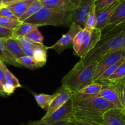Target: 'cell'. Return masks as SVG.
Segmentation results:
<instances>
[{
    "label": "cell",
    "instance_id": "8992f818",
    "mask_svg": "<svg viewBox=\"0 0 125 125\" xmlns=\"http://www.w3.org/2000/svg\"><path fill=\"white\" fill-rule=\"evenodd\" d=\"M74 118V110L72 98L66 102L62 106L59 108L51 116L41 120L44 123L49 125L61 122V121H69Z\"/></svg>",
    "mask_w": 125,
    "mask_h": 125
},
{
    "label": "cell",
    "instance_id": "9a60e30c",
    "mask_svg": "<svg viewBox=\"0 0 125 125\" xmlns=\"http://www.w3.org/2000/svg\"><path fill=\"white\" fill-rule=\"evenodd\" d=\"M123 23H125V0H123L116 8L104 28H112Z\"/></svg>",
    "mask_w": 125,
    "mask_h": 125
},
{
    "label": "cell",
    "instance_id": "d4e9b609",
    "mask_svg": "<svg viewBox=\"0 0 125 125\" xmlns=\"http://www.w3.org/2000/svg\"><path fill=\"white\" fill-rule=\"evenodd\" d=\"M103 85L101 83L98 82H94L82 88L78 92L86 96H95L96 95L101 91Z\"/></svg>",
    "mask_w": 125,
    "mask_h": 125
},
{
    "label": "cell",
    "instance_id": "f35d334b",
    "mask_svg": "<svg viewBox=\"0 0 125 125\" xmlns=\"http://www.w3.org/2000/svg\"><path fill=\"white\" fill-rule=\"evenodd\" d=\"M18 1H20V0H2V5L6 6L7 5L13 3V2Z\"/></svg>",
    "mask_w": 125,
    "mask_h": 125
},
{
    "label": "cell",
    "instance_id": "1f68e13d",
    "mask_svg": "<svg viewBox=\"0 0 125 125\" xmlns=\"http://www.w3.org/2000/svg\"><path fill=\"white\" fill-rule=\"evenodd\" d=\"M20 23L21 22H19L18 20H16L6 17H0V25L11 30H14Z\"/></svg>",
    "mask_w": 125,
    "mask_h": 125
},
{
    "label": "cell",
    "instance_id": "b9f144b4",
    "mask_svg": "<svg viewBox=\"0 0 125 125\" xmlns=\"http://www.w3.org/2000/svg\"><path fill=\"white\" fill-rule=\"evenodd\" d=\"M2 4H1V3H0V9H1V7H2Z\"/></svg>",
    "mask_w": 125,
    "mask_h": 125
},
{
    "label": "cell",
    "instance_id": "60d3db41",
    "mask_svg": "<svg viewBox=\"0 0 125 125\" xmlns=\"http://www.w3.org/2000/svg\"><path fill=\"white\" fill-rule=\"evenodd\" d=\"M0 80H1V82H2V83H5V80H4V75L3 73H2V71L1 70V67H0Z\"/></svg>",
    "mask_w": 125,
    "mask_h": 125
},
{
    "label": "cell",
    "instance_id": "ac0fdd59",
    "mask_svg": "<svg viewBox=\"0 0 125 125\" xmlns=\"http://www.w3.org/2000/svg\"><path fill=\"white\" fill-rule=\"evenodd\" d=\"M14 38H15L18 40V43L20 44L22 50L24 51L25 55L31 56V57H32L33 56V51L34 49L44 45V44L42 45V44L34 42L25 36H18Z\"/></svg>",
    "mask_w": 125,
    "mask_h": 125
},
{
    "label": "cell",
    "instance_id": "4fadbf2b",
    "mask_svg": "<svg viewBox=\"0 0 125 125\" xmlns=\"http://www.w3.org/2000/svg\"><path fill=\"white\" fill-rule=\"evenodd\" d=\"M100 82L103 85V88L101 89V91L96 95L95 96L103 98L105 100L114 104L117 107L123 108L122 104H121L120 100L119 99V97H118V95L116 91L113 88H112L111 86L104 83V82Z\"/></svg>",
    "mask_w": 125,
    "mask_h": 125
},
{
    "label": "cell",
    "instance_id": "9c48e42d",
    "mask_svg": "<svg viewBox=\"0 0 125 125\" xmlns=\"http://www.w3.org/2000/svg\"><path fill=\"white\" fill-rule=\"evenodd\" d=\"M55 96L51 101L48 108L46 109V112L45 116L42 118V119L46 118L51 116L56 110L63 105L66 102L68 101L72 97L73 93L68 88L65 87H61L56 92Z\"/></svg>",
    "mask_w": 125,
    "mask_h": 125
},
{
    "label": "cell",
    "instance_id": "83f0119b",
    "mask_svg": "<svg viewBox=\"0 0 125 125\" xmlns=\"http://www.w3.org/2000/svg\"><path fill=\"white\" fill-rule=\"evenodd\" d=\"M125 61V57L123 58L121 60H120L119 61H117L116 63L114 64L113 65H112L111 66H110L107 69L105 70L96 80H95L94 82H99V81H103L107 79L115 71L117 70V69L123 63V62Z\"/></svg>",
    "mask_w": 125,
    "mask_h": 125
},
{
    "label": "cell",
    "instance_id": "e575fe53",
    "mask_svg": "<svg viewBox=\"0 0 125 125\" xmlns=\"http://www.w3.org/2000/svg\"><path fill=\"white\" fill-rule=\"evenodd\" d=\"M0 17H6L12 20H18L6 6H2L0 9Z\"/></svg>",
    "mask_w": 125,
    "mask_h": 125
},
{
    "label": "cell",
    "instance_id": "277c9868",
    "mask_svg": "<svg viewBox=\"0 0 125 125\" xmlns=\"http://www.w3.org/2000/svg\"><path fill=\"white\" fill-rule=\"evenodd\" d=\"M74 107L89 109L104 113L107 110L116 107L104 99L96 96H89L78 101H73Z\"/></svg>",
    "mask_w": 125,
    "mask_h": 125
},
{
    "label": "cell",
    "instance_id": "2e32d148",
    "mask_svg": "<svg viewBox=\"0 0 125 125\" xmlns=\"http://www.w3.org/2000/svg\"><path fill=\"white\" fill-rule=\"evenodd\" d=\"M7 51L14 57L17 59L18 58L25 56L24 51L22 50L20 44L18 40L14 38H11L7 39H1Z\"/></svg>",
    "mask_w": 125,
    "mask_h": 125
},
{
    "label": "cell",
    "instance_id": "7c38bea8",
    "mask_svg": "<svg viewBox=\"0 0 125 125\" xmlns=\"http://www.w3.org/2000/svg\"><path fill=\"white\" fill-rule=\"evenodd\" d=\"M123 0H117L101 9L96 13V25L95 28L103 30L107 25L109 20L118 5Z\"/></svg>",
    "mask_w": 125,
    "mask_h": 125
},
{
    "label": "cell",
    "instance_id": "4dcf8cb0",
    "mask_svg": "<svg viewBox=\"0 0 125 125\" xmlns=\"http://www.w3.org/2000/svg\"><path fill=\"white\" fill-rule=\"evenodd\" d=\"M24 36L26 37L27 38L30 39L32 41L34 42L43 45L44 38L38 28H35V29H33L32 31L29 32V33H28Z\"/></svg>",
    "mask_w": 125,
    "mask_h": 125
},
{
    "label": "cell",
    "instance_id": "74e56055",
    "mask_svg": "<svg viewBox=\"0 0 125 125\" xmlns=\"http://www.w3.org/2000/svg\"><path fill=\"white\" fill-rule=\"evenodd\" d=\"M26 125H68V121H61V122L56 123L49 125V124H46L45 123H44L43 121L40 119V120H38V121H30Z\"/></svg>",
    "mask_w": 125,
    "mask_h": 125
},
{
    "label": "cell",
    "instance_id": "d6986e66",
    "mask_svg": "<svg viewBox=\"0 0 125 125\" xmlns=\"http://www.w3.org/2000/svg\"><path fill=\"white\" fill-rule=\"evenodd\" d=\"M99 82H104L109 85L116 91L119 97L122 107L125 110V77L114 82H109L107 80L99 81Z\"/></svg>",
    "mask_w": 125,
    "mask_h": 125
},
{
    "label": "cell",
    "instance_id": "5bb4252c",
    "mask_svg": "<svg viewBox=\"0 0 125 125\" xmlns=\"http://www.w3.org/2000/svg\"><path fill=\"white\" fill-rule=\"evenodd\" d=\"M81 0H40L42 6L73 11L79 5Z\"/></svg>",
    "mask_w": 125,
    "mask_h": 125
},
{
    "label": "cell",
    "instance_id": "cb8c5ba5",
    "mask_svg": "<svg viewBox=\"0 0 125 125\" xmlns=\"http://www.w3.org/2000/svg\"><path fill=\"white\" fill-rule=\"evenodd\" d=\"M16 62L20 67H24L31 69L41 67V66L37 63L32 57L26 55L16 59Z\"/></svg>",
    "mask_w": 125,
    "mask_h": 125
},
{
    "label": "cell",
    "instance_id": "4316f807",
    "mask_svg": "<svg viewBox=\"0 0 125 125\" xmlns=\"http://www.w3.org/2000/svg\"><path fill=\"white\" fill-rule=\"evenodd\" d=\"M42 7V4L40 2V0H35L34 2L28 7L25 13L18 19V21L20 22H23L28 18L34 15Z\"/></svg>",
    "mask_w": 125,
    "mask_h": 125
},
{
    "label": "cell",
    "instance_id": "8fae6325",
    "mask_svg": "<svg viewBox=\"0 0 125 125\" xmlns=\"http://www.w3.org/2000/svg\"><path fill=\"white\" fill-rule=\"evenodd\" d=\"M104 125H125V110L115 107L107 110L103 116Z\"/></svg>",
    "mask_w": 125,
    "mask_h": 125
},
{
    "label": "cell",
    "instance_id": "f546056e",
    "mask_svg": "<svg viewBox=\"0 0 125 125\" xmlns=\"http://www.w3.org/2000/svg\"><path fill=\"white\" fill-rule=\"evenodd\" d=\"M124 77H125V61L107 79L105 80L114 82V81L122 79Z\"/></svg>",
    "mask_w": 125,
    "mask_h": 125
},
{
    "label": "cell",
    "instance_id": "7a4b0ae2",
    "mask_svg": "<svg viewBox=\"0 0 125 125\" xmlns=\"http://www.w3.org/2000/svg\"><path fill=\"white\" fill-rule=\"evenodd\" d=\"M97 64L98 62H93L85 66L76 64L62 78V86L68 88L73 93L78 92L92 83Z\"/></svg>",
    "mask_w": 125,
    "mask_h": 125
},
{
    "label": "cell",
    "instance_id": "52a82bcc",
    "mask_svg": "<svg viewBox=\"0 0 125 125\" xmlns=\"http://www.w3.org/2000/svg\"><path fill=\"white\" fill-rule=\"evenodd\" d=\"M82 29L79 25L74 23H72L69 26V30L63 34L54 44L50 47H46L48 49H54L58 54L61 53L65 49L72 47L73 40L74 37Z\"/></svg>",
    "mask_w": 125,
    "mask_h": 125
},
{
    "label": "cell",
    "instance_id": "6da1fadb",
    "mask_svg": "<svg viewBox=\"0 0 125 125\" xmlns=\"http://www.w3.org/2000/svg\"><path fill=\"white\" fill-rule=\"evenodd\" d=\"M118 50H125V23L101 30L100 41L76 64L85 66L98 62L106 54Z\"/></svg>",
    "mask_w": 125,
    "mask_h": 125
},
{
    "label": "cell",
    "instance_id": "5b68a950",
    "mask_svg": "<svg viewBox=\"0 0 125 125\" xmlns=\"http://www.w3.org/2000/svg\"><path fill=\"white\" fill-rule=\"evenodd\" d=\"M101 38V30L94 28H84L83 40L82 45L77 56L80 58L85 56L89 51L92 50L100 40Z\"/></svg>",
    "mask_w": 125,
    "mask_h": 125
},
{
    "label": "cell",
    "instance_id": "603a6c76",
    "mask_svg": "<svg viewBox=\"0 0 125 125\" xmlns=\"http://www.w3.org/2000/svg\"><path fill=\"white\" fill-rule=\"evenodd\" d=\"M0 59L4 63L20 67V66L16 62V60L14 57L6 49L1 39H0Z\"/></svg>",
    "mask_w": 125,
    "mask_h": 125
},
{
    "label": "cell",
    "instance_id": "44dd1931",
    "mask_svg": "<svg viewBox=\"0 0 125 125\" xmlns=\"http://www.w3.org/2000/svg\"><path fill=\"white\" fill-rule=\"evenodd\" d=\"M0 67H1L2 73H3L5 83L11 85L15 87L16 88L21 87V85H20L17 77L7 68V67L5 65V63L1 59H0Z\"/></svg>",
    "mask_w": 125,
    "mask_h": 125
},
{
    "label": "cell",
    "instance_id": "ffe728a7",
    "mask_svg": "<svg viewBox=\"0 0 125 125\" xmlns=\"http://www.w3.org/2000/svg\"><path fill=\"white\" fill-rule=\"evenodd\" d=\"M42 26L40 25L32 24V23H25V22H21L17 28L13 30V37L12 38H17L18 36H24L28 33L32 31L35 28Z\"/></svg>",
    "mask_w": 125,
    "mask_h": 125
},
{
    "label": "cell",
    "instance_id": "7bdbcfd3",
    "mask_svg": "<svg viewBox=\"0 0 125 125\" xmlns=\"http://www.w3.org/2000/svg\"><path fill=\"white\" fill-rule=\"evenodd\" d=\"M0 3L2 4V0H0Z\"/></svg>",
    "mask_w": 125,
    "mask_h": 125
},
{
    "label": "cell",
    "instance_id": "30bf717a",
    "mask_svg": "<svg viewBox=\"0 0 125 125\" xmlns=\"http://www.w3.org/2000/svg\"><path fill=\"white\" fill-rule=\"evenodd\" d=\"M124 57H125V50H118L106 54L103 56L98 61L93 82H94L105 70Z\"/></svg>",
    "mask_w": 125,
    "mask_h": 125
},
{
    "label": "cell",
    "instance_id": "ba28073f",
    "mask_svg": "<svg viewBox=\"0 0 125 125\" xmlns=\"http://www.w3.org/2000/svg\"><path fill=\"white\" fill-rule=\"evenodd\" d=\"M94 4V0H81L76 8L72 11L71 23H76L84 29L87 16Z\"/></svg>",
    "mask_w": 125,
    "mask_h": 125
},
{
    "label": "cell",
    "instance_id": "484cf974",
    "mask_svg": "<svg viewBox=\"0 0 125 125\" xmlns=\"http://www.w3.org/2000/svg\"><path fill=\"white\" fill-rule=\"evenodd\" d=\"M55 93L53 94H35L34 98L39 107L43 109L46 110L48 107L51 104V101L55 96Z\"/></svg>",
    "mask_w": 125,
    "mask_h": 125
},
{
    "label": "cell",
    "instance_id": "d6a6232c",
    "mask_svg": "<svg viewBox=\"0 0 125 125\" xmlns=\"http://www.w3.org/2000/svg\"><path fill=\"white\" fill-rule=\"evenodd\" d=\"M83 35H84V29H81L79 31V33L76 35L74 39L73 40L72 47L74 50V53L77 55L81 49L83 40Z\"/></svg>",
    "mask_w": 125,
    "mask_h": 125
},
{
    "label": "cell",
    "instance_id": "ab89813d",
    "mask_svg": "<svg viewBox=\"0 0 125 125\" xmlns=\"http://www.w3.org/2000/svg\"><path fill=\"white\" fill-rule=\"evenodd\" d=\"M0 96H6L3 91V83L0 80Z\"/></svg>",
    "mask_w": 125,
    "mask_h": 125
},
{
    "label": "cell",
    "instance_id": "e0dca14e",
    "mask_svg": "<svg viewBox=\"0 0 125 125\" xmlns=\"http://www.w3.org/2000/svg\"><path fill=\"white\" fill-rule=\"evenodd\" d=\"M35 0H20L11 3L6 7L13 13L18 19H19L24 13L28 7L34 2Z\"/></svg>",
    "mask_w": 125,
    "mask_h": 125
},
{
    "label": "cell",
    "instance_id": "7402d4cb",
    "mask_svg": "<svg viewBox=\"0 0 125 125\" xmlns=\"http://www.w3.org/2000/svg\"><path fill=\"white\" fill-rule=\"evenodd\" d=\"M33 58L35 60L37 63L41 66H43L46 64L47 60V49L45 45L37 47L33 51Z\"/></svg>",
    "mask_w": 125,
    "mask_h": 125
},
{
    "label": "cell",
    "instance_id": "836d02e7",
    "mask_svg": "<svg viewBox=\"0 0 125 125\" xmlns=\"http://www.w3.org/2000/svg\"><path fill=\"white\" fill-rule=\"evenodd\" d=\"M115 1H117V0H94V4L96 9V12H98L105 6L110 4Z\"/></svg>",
    "mask_w": 125,
    "mask_h": 125
},
{
    "label": "cell",
    "instance_id": "d590c367",
    "mask_svg": "<svg viewBox=\"0 0 125 125\" xmlns=\"http://www.w3.org/2000/svg\"><path fill=\"white\" fill-rule=\"evenodd\" d=\"M13 30L0 25V39H7L13 37Z\"/></svg>",
    "mask_w": 125,
    "mask_h": 125
},
{
    "label": "cell",
    "instance_id": "8d00e7d4",
    "mask_svg": "<svg viewBox=\"0 0 125 125\" xmlns=\"http://www.w3.org/2000/svg\"><path fill=\"white\" fill-rule=\"evenodd\" d=\"M68 125H104L103 124L98 123L91 122V121H83V120L72 119L68 121Z\"/></svg>",
    "mask_w": 125,
    "mask_h": 125
},
{
    "label": "cell",
    "instance_id": "f1b7e54d",
    "mask_svg": "<svg viewBox=\"0 0 125 125\" xmlns=\"http://www.w3.org/2000/svg\"><path fill=\"white\" fill-rule=\"evenodd\" d=\"M96 9H95V4H94L90 9V12L87 18L86 22L85 24L84 28L88 29H94L96 27Z\"/></svg>",
    "mask_w": 125,
    "mask_h": 125
},
{
    "label": "cell",
    "instance_id": "3957f363",
    "mask_svg": "<svg viewBox=\"0 0 125 125\" xmlns=\"http://www.w3.org/2000/svg\"><path fill=\"white\" fill-rule=\"evenodd\" d=\"M72 11L63 9L42 6L34 15L23 22L38 24L43 26H69L71 25V13Z\"/></svg>",
    "mask_w": 125,
    "mask_h": 125
}]
</instances>
